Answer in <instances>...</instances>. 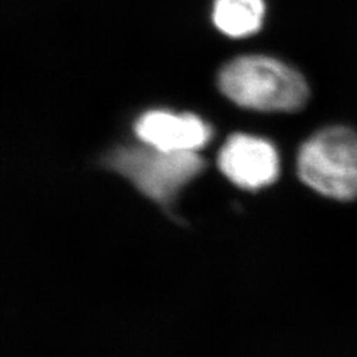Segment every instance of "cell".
<instances>
[{"label":"cell","instance_id":"obj_2","mask_svg":"<svg viewBox=\"0 0 357 357\" xmlns=\"http://www.w3.org/2000/svg\"><path fill=\"white\" fill-rule=\"evenodd\" d=\"M298 174L307 187L326 197L356 200V131L330 126L314 134L299 150Z\"/></svg>","mask_w":357,"mask_h":357},{"label":"cell","instance_id":"obj_3","mask_svg":"<svg viewBox=\"0 0 357 357\" xmlns=\"http://www.w3.org/2000/svg\"><path fill=\"white\" fill-rule=\"evenodd\" d=\"M105 165L163 206L172 205L180 190L205 167L196 153H169L151 146L118 149L107 155Z\"/></svg>","mask_w":357,"mask_h":357},{"label":"cell","instance_id":"obj_6","mask_svg":"<svg viewBox=\"0 0 357 357\" xmlns=\"http://www.w3.org/2000/svg\"><path fill=\"white\" fill-rule=\"evenodd\" d=\"M264 0H216L213 22L230 38H245L255 33L264 22Z\"/></svg>","mask_w":357,"mask_h":357},{"label":"cell","instance_id":"obj_1","mask_svg":"<svg viewBox=\"0 0 357 357\" xmlns=\"http://www.w3.org/2000/svg\"><path fill=\"white\" fill-rule=\"evenodd\" d=\"M218 85L233 102L261 112H298L310 96L305 77L268 56H243L230 61L222 68Z\"/></svg>","mask_w":357,"mask_h":357},{"label":"cell","instance_id":"obj_5","mask_svg":"<svg viewBox=\"0 0 357 357\" xmlns=\"http://www.w3.org/2000/svg\"><path fill=\"white\" fill-rule=\"evenodd\" d=\"M135 132L147 146L169 153H196L212 137V128L199 116L162 110L142 115Z\"/></svg>","mask_w":357,"mask_h":357},{"label":"cell","instance_id":"obj_4","mask_svg":"<svg viewBox=\"0 0 357 357\" xmlns=\"http://www.w3.org/2000/svg\"><path fill=\"white\" fill-rule=\"evenodd\" d=\"M218 166L236 185L258 190L275 181L280 174V158L270 142L236 134L225 142L218 153Z\"/></svg>","mask_w":357,"mask_h":357}]
</instances>
